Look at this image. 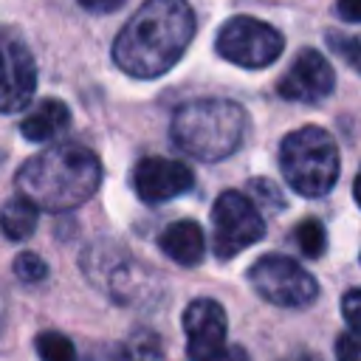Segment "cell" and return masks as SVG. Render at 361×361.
I'll return each instance as SVG.
<instances>
[{
	"label": "cell",
	"instance_id": "cell-1",
	"mask_svg": "<svg viewBox=\"0 0 361 361\" xmlns=\"http://www.w3.org/2000/svg\"><path fill=\"white\" fill-rule=\"evenodd\" d=\"M195 37V14L186 0H147L124 23L113 42L116 65L135 79L166 73Z\"/></svg>",
	"mask_w": 361,
	"mask_h": 361
},
{
	"label": "cell",
	"instance_id": "cell-2",
	"mask_svg": "<svg viewBox=\"0 0 361 361\" xmlns=\"http://www.w3.org/2000/svg\"><path fill=\"white\" fill-rule=\"evenodd\" d=\"M102 180L99 158L82 144H54L28 158L17 172L20 197L45 212H71L82 206Z\"/></svg>",
	"mask_w": 361,
	"mask_h": 361
},
{
	"label": "cell",
	"instance_id": "cell-3",
	"mask_svg": "<svg viewBox=\"0 0 361 361\" xmlns=\"http://www.w3.org/2000/svg\"><path fill=\"white\" fill-rule=\"evenodd\" d=\"M172 141L197 161H220L231 155L245 133V110L228 99H195L175 110Z\"/></svg>",
	"mask_w": 361,
	"mask_h": 361
},
{
	"label": "cell",
	"instance_id": "cell-4",
	"mask_svg": "<svg viewBox=\"0 0 361 361\" xmlns=\"http://www.w3.org/2000/svg\"><path fill=\"white\" fill-rule=\"evenodd\" d=\"M279 169L293 192L322 197L338 180V147L327 130L299 127L279 147Z\"/></svg>",
	"mask_w": 361,
	"mask_h": 361
},
{
	"label": "cell",
	"instance_id": "cell-5",
	"mask_svg": "<svg viewBox=\"0 0 361 361\" xmlns=\"http://www.w3.org/2000/svg\"><path fill=\"white\" fill-rule=\"evenodd\" d=\"M265 234V220L251 197L243 192H223L212 209V245L220 259H231L248 245L259 243Z\"/></svg>",
	"mask_w": 361,
	"mask_h": 361
},
{
	"label": "cell",
	"instance_id": "cell-6",
	"mask_svg": "<svg viewBox=\"0 0 361 361\" xmlns=\"http://www.w3.org/2000/svg\"><path fill=\"white\" fill-rule=\"evenodd\" d=\"M248 282L265 302L279 307H305L319 293L316 279L296 259L282 254L259 257L248 271Z\"/></svg>",
	"mask_w": 361,
	"mask_h": 361
},
{
	"label": "cell",
	"instance_id": "cell-7",
	"mask_svg": "<svg viewBox=\"0 0 361 361\" xmlns=\"http://www.w3.org/2000/svg\"><path fill=\"white\" fill-rule=\"evenodd\" d=\"M282 34L257 17H231L217 31V54L240 68H268L282 54Z\"/></svg>",
	"mask_w": 361,
	"mask_h": 361
},
{
	"label": "cell",
	"instance_id": "cell-8",
	"mask_svg": "<svg viewBox=\"0 0 361 361\" xmlns=\"http://www.w3.org/2000/svg\"><path fill=\"white\" fill-rule=\"evenodd\" d=\"M82 271L102 293H107L116 302H133L138 296V262L110 240H99L85 248Z\"/></svg>",
	"mask_w": 361,
	"mask_h": 361
},
{
	"label": "cell",
	"instance_id": "cell-9",
	"mask_svg": "<svg viewBox=\"0 0 361 361\" xmlns=\"http://www.w3.org/2000/svg\"><path fill=\"white\" fill-rule=\"evenodd\" d=\"M37 90V65L31 51L14 34L0 37V113H20Z\"/></svg>",
	"mask_w": 361,
	"mask_h": 361
},
{
	"label": "cell",
	"instance_id": "cell-10",
	"mask_svg": "<svg viewBox=\"0 0 361 361\" xmlns=\"http://www.w3.org/2000/svg\"><path fill=\"white\" fill-rule=\"evenodd\" d=\"M186 355L192 361H223L226 355V310L214 299H195L183 310Z\"/></svg>",
	"mask_w": 361,
	"mask_h": 361
},
{
	"label": "cell",
	"instance_id": "cell-11",
	"mask_svg": "<svg viewBox=\"0 0 361 361\" xmlns=\"http://www.w3.org/2000/svg\"><path fill=\"white\" fill-rule=\"evenodd\" d=\"M333 85H336V76L330 62L316 48H302L290 62V68L282 73L276 87L282 99L316 104L333 93Z\"/></svg>",
	"mask_w": 361,
	"mask_h": 361
},
{
	"label": "cell",
	"instance_id": "cell-12",
	"mask_svg": "<svg viewBox=\"0 0 361 361\" xmlns=\"http://www.w3.org/2000/svg\"><path fill=\"white\" fill-rule=\"evenodd\" d=\"M192 169L172 158H141L133 169V186L135 195L144 203H164L192 189Z\"/></svg>",
	"mask_w": 361,
	"mask_h": 361
},
{
	"label": "cell",
	"instance_id": "cell-13",
	"mask_svg": "<svg viewBox=\"0 0 361 361\" xmlns=\"http://www.w3.org/2000/svg\"><path fill=\"white\" fill-rule=\"evenodd\" d=\"M158 245L161 251L178 262V265H197L203 259V251H206V237H203V228L195 223V220H175L169 223L161 237H158Z\"/></svg>",
	"mask_w": 361,
	"mask_h": 361
},
{
	"label": "cell",
	"instance_id": "cell-14",
	"mask_svg": "<svg viewBox=\"0 0 361 361\" xmlns=\"http://www.w3.org/2000/svg\"><path fill=\"white\" fill-rule=\"evenodd\" d=\"M71 124V110L65 102L59 99H42L23 121H20V133L28 141H51L59 133H65Z\"/></svg>",
	"mask_w": 361,
	"mask_h": 361
},
{
	"label": "cell",
	"instance_id": "cell-15",
	"mask_svg": "<svg viewBox=\"0 0 361 361\" xmlns=\"http://www.w3.org/2000/svg\"><path fill=\"white\" fill-rule=\"evenodd\" d=\"M39 209L25 197H11L0 209V231L8 240H28L37 228Z\"/></svg>",
	"mask_w": 361,
	"mask_h": 361
},
{
	"label": "cell",
	"instance_id": "cell-16",
	"mask_svg": "<svg viewBox=\"0 0 361 361\" xmlns=\"http://www.w3.org/2000/svg\"><path fill=\"white\" fill-rule=\"evenodd\" d=\"M161 358V338L149 330L133 333L118 347V361H158Z\"/></svg>",
	"mask_w": 361,
	"mask_h": 361
},
{
	"label": "cell",
	"instance_id": "cell-17",
	"mask_svg": "<svg viewBox=\"0 0 361 361\" xmlns=\"http://www.w3.org/2000/svg\"><path fill=\"white\" fill-rule=\"evenodd\" d=\"M37 355L42 361H76L73 341L56 330H45L37 336Z\"/></svg>",
	"mask_w": 361,
	"mask_h": 361
},
{
	"label": "cell",
	"instance_id": "cell-18",
	"mask_svg": "<svg viewBox=\"0 0 361 361\" xmlns=\"http://www.w3.org/2000/svg\"><path fill=\"white\" fill-rule=\"evenodd\" d=\"M293 240L299 245V251L305 257H322L324 248H327V234H324V226L319 220H302L293 231Z\"/></svg>",
	"mask_w": 361,
	"mask_h": 361
},
{
	"label": "cell",
	"instance_id": "cell-19",
	"mask_svg": "<svg viewBox=\"0 0 361 361\" xmlns=\"http://www.w3.org/2000/svg\"><path fill=\"white\" fill-rule=\"evenodd\" d=\"M327 42L333 48V54H338L355 73H361V34H338L330 31Z\"/></svg>",
	"mask_w": 361,
	"mask_h": 361
},
{
	"label": "cell",
	"instance_id": "cell-20",
	"mask_svg": "<svg viewBox=\"0 0 361 361\" xmlns=\"http://www.w3.org/2000/svg\"><path fill=\"white\" fill-rule=\"evenodd\" d=\"M14 276H17L20 282H28V285L42 282V279L48 276V265H45V259H42L39 254L23 251V254L14 259Z\"/></svg>",
	"mask_w": 361,
	"mask_h": 361
},
{
	"label": "cell",
	"instance_id": "cell-21",
	"mask_svg": "<svg viewBox=\"0 0 361 361\" xmlns=\"http://www.w3.org/2000/svg\"><path fill=\"white\" fill-rule=\"evenodd\" d=\"M341 313L347 319V324L361 336V288H353L344 293L341 299Z\"/></svg>",
	"mask_w": 361,
	"mask_h": 361
},
{
	"label": "cell",
	"instance_id": "cell-22",
	"mask_svg": "<svg viewBox=\"0 0 361 361\" xmlns=\"http://www.w3.org/2000/svg\"><path fill=\"white\" fill-rule=\"evenodd\" d=\"M336 361H361V336L341 333L336 338Z\"/></svg>",
	"mask_w": 361,
	"mask_h": 361
},
{
	"label": "cell",
	"instance_id": "cell-23",
	"mask_svg": "<svg viewBox=\"0 0 361 361\" xmlns=\"http://www.w3.org/2000/svg\"><path fill=\"white\" fill-rule=\"evenodd\" d=\"M127 0H79V6L85 11H93V14H110V11H118Z\"/></svg>",
	"mask_w": 361,
	"mask_h": 361
},
{
	"label": "cell",
	"instance_id": "cell-24",
	"mask_svg": "<svg viewBox=\"0 0 361 361\" xmlns=\"http://www.w3.org/2000/svg\"><path fill=\"white\" fill-rule=\"evenodd\" d=\"M336 11L347 23H361V0H338L336 3Z\"/></svg>",
	"mask_w": 361,
	"mask_h": 361
},
{
	"label": "cell",
	"instance_id": "cell-25",
	"mask_svg": "<svg viewBox=\"0 0 361 361\" xmlns=\"http://www.w3.org/2000/svg\"><path fill=\"white\" fill-rule=\"evenodd\" d=\"M251 189H254V192H259V195H262V200H274V206H276V209L285 203V200H282V195L276 192V186H274V183H268V180H262V178H257V180L251 183Z\"/></svg>",
	"mask_w": 361,
	"mask_h": 361
},
{
	"label": "cell",
	"instance_id": "cell-26",
	"mask_svg": "<svg viewBox=\"0 0 361 361\" xmlns=\"http://www.w3.org/2000/svg\"><path fill=\"white\" fill-rule=\"evenodd\" d=\"M282 361H322V358L313 355V353H293V355H288V358H282Z\"/></svg>",
	"mask_w": 361,
	"mask_h": 361
},
{
	"label": "cell",
	"instance_id": "cell-27",
	"mask_svg": "<svg viewBox=\"0 0 361 361\" xmlns=\"http://www.w3.org/2000/svg\"><path fill=\"white\" fill-rule=\"evenodd\" d=\"M223 361H245V353H243L240 347H234V350H226Z\"/></svg>",
	"mask_w": 361,
	"mask_h": 361
},
{
	"label": "cell",
	"instance_id": "cell-28",
	"mask_svg": "<svg viewBox=\"0 0 361 361\" xmlns=\"http://www.w3.org/2000/svg\"><path fill=\"white\" fill-rule=\"evenodd\" d=\"M353 195H355V203L361 206V169H358V175H355V183H353Z\"/></svg>",
	"mask_w": 361,
	"mask_h": 361
},
{
	"label": "cell",
	"instance_id": "cell-29",
	"mask_svg": "<svg viewBox=\"0 0 361 361\" xmlns=\"http://www.w3.org/2000/svg\"><path fill=\"white\" fill-rule=\"evenodd\" d=\"M0 319H3V310H0Z\"/></svg>",
	"mask_w": 361,
	"mask_h": 361
}]
</instances>
